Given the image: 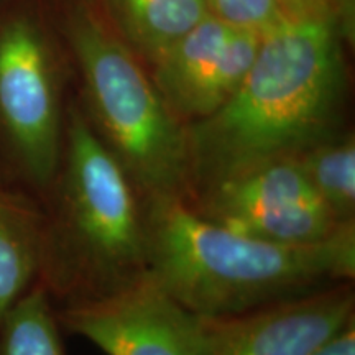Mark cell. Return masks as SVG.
Returning <instances> with one entry per match:
<instances>
[{
  "mask_svg": "<svg viewBox=\"0 0 355 355\" xmlns=\"http://www.w3.org/2000/svg\"><path fill=\"white\" fill-rule=\"evenodd\" d=\"M349 10L290 15L261 35L237 92L186 125L191 193L343 130L349 97ZM191 196V194H189Z\"/></svg>",
  "mask_w": 355,
  "mask_h": 355,
  "instance_id": "6da1fadb",
  "label": "cell"
},
{
  "mask_svg": "<svg viewBox=\"0 0 355 355\" xmlns=\"http://www.w3.org/2000/svg\"><path fill=\"white\" fill-rule=\"evenodd\" d=\"M148 275L198 316H225L355 278V224L283 245L202 219L184 199H145Z\"/></svg>",
  "mask_w": 355,
  "mask_h": 355,
  "instance_id": "7a4b0ae2",
  "label": "cell"
},
{
  "mask_svg": "<svg viewBox=\"0 0 355 355\" xmlns=\"http://www.w3.org/2000/svg\"><path fill=\"white\" fill-rule=\"evenodd\" d=\"M40 201L38 282L58 309L107 298L148 275L145 199L76 97L68 104L63 157Z\"/></svg>",
  "mask_w": 355,
  "mask_h": 355,
  "instance_id": "3957f363",
  "label": "cell"
},
{
  "mask_svg": "<svg viewBox=\"0 0 355 355\" xmlns=\"http://www.w3.org/2000/svg\"><path fill=\"white\" fill-rule=\"evenodd\" d=\"M58 32L76 74L79 107L144 199L191 194L186 125L148 68L89 0L61 7Z\"/></svg>",
  "mask_w": 355,
  "mask_h": 355,
  "instance_id": "277c9868",
  "label": "cell"
},
{
  "mask_svg": "<svg viewBox=\"0 0 355 355\" xmlns=\"http://www.w3.org/2000/svg\"><path fill=\"white\" fill-rule=\"evenodd\" d=\"M71 63L33 0H0V171L38 199L63 157Z\"/></svg>",
  "mask_w": 355,
  "mask_h": 355,
  "instance_id": "5b68a950",
  "label": "cell"
},
{
  "mask_svg": "<svg viewBox=\"0 0 355 355\" xmlns=\"http://www.w3.org/2000/svg\"><path fill=\"white\" fill-rule=\"evenodd\" d=\"M202 219L259 241L311 245L350 224H337L291 157L222 178L184 201Z\"/></svg>",
  "mask_w": 355,
  "mask_h": 355,
  "instance_id": "8992f818",
  "label": "cell"
},
{
  "mask_svg": "<svg viewBox=\"0 0 355 355\" xmlns=\"http://www.w3.org/2000/svg\"><path fill=\"white\" fill-rule=\"evenodd\" d=\"M261 35L209 15L148 66L159 94L184 125L207 119L237 92Z\"/></svg>",
  "mask_w": 355,
  "mask_h": 355,
  "instance_id": "52a82bcc",
  "label": "cell"
},
{
  "mask_svg": "<svg viewBox=\"0 0 355 355\" xmlns=\"http://www.w3.org/2000/svg\"><path fill=\"white\" fill-rule=\"evenodd\" d=\"M68 334L105 355H199L201 316L178 303L146 275L135 285L92 303L56 308Z\"/></svg>",
  "mask_w": 355,
  "mask_h": 355,
  "instance_id": "ba28073f",
  "label": "cell"
},
{
  "mask_svg": "<svg viewBox=\"0 0 355 355\" xmlns=\"http://www.w3.org/2000/svg\"><path fill=\"white\" fill-rule=\"evenodd\" d=\"M355 318L354 282L225 316H201L199 355H311Z\"/></svg>",
  "mask_w": 355,
  "mask_h": 355,
  "instance_id": "9c48e42d",
  "label": "cell"
},
{
  "mask_svg": "<svg viewBox=\"0 0 355 355\" xmlns=\"http://www.w3.org/2000/svg\"><path fill=\"white\" fill-rule=\"evenodd\" d=\"M42 250V201L0 181V318L38 282Z\"/></svg>",
  "mask_w": 355,
  "mask_h": 355,
  "instance_id": "30bf717a",
  "label": "cell"
},
{
  "mask_svg": "<svg viewBox=\"0 0 355 355\" xmlns=\"http://www.w3.org/2000/svg\"><path fill=\"white\" fill-rule=\"evenodd\" d=\"M109 24L148 68L211 15L204 0H104Z\"/></svg>",
  "mask_w": 355,
  "mask_h": 355,
  "instance_id": "8fae6325",
  "label": "cell"
},
{
  "mask_svg": "<svg viewBox=\"0 0 355 355\" xmlns=\"http://www.w3.org/2000/svg\"><path fill=\"white\" fill-rule=\"evenodd\" d=\"M337 224H355V137L349 128L291 157Z\"/></svg>",
  "mask_w": 355,
  "mask_h": 355,
  "instance_id": "7c38bea8",
  "label": "cell"
},
{
  "mask_svg": "<svg viewBox=\"0 0 355 355\" xmlns=\"http://www.w3.org/2000/svg\"><path fill=\"white\" fill-rule=\"evenodd\" d=\"M0 355H68L56 306L40 282L0 318Z\"/></svg>",
  "mask_w": 355,
  "mask_h": 355,
  "instance_id": "4fadbf2b",
  "label": "cell"
},
{
  "mask_svg": "<svg viewBox=\"0 0 355 355\" xmlns=\"http://www.w3.org/2000/svg\"><path fill=\"white\" fill-rule=\"evenodd\" d=\"M204 3L216 19L260 33L296 15L288 10L283 0H204Z\"/></svg>",
  "mask_w": 355,
  "mask_h": 355,
  "instance_id": "5bb4252c",
  "label": "cell"
},
{
  "mask_svg": "<svg viewBox=\"0 0 355 355\" xmlns=\"http://www.w3.org/2000/svg\"><path fill=\"white\" fill-rule=\"evenodd\" d=\"M311 355H355V318Z\"/></svg>",
  "mask_w": 355,
  "mask_h": 355,
  "instance_id": "9a60e30c",
  "label": "cell"
},
{
  "mask_svg": "<svg viewBox=\"0 0 355 355\" xmlns=\"http://www.w3.org/2000/svg\"><path fill=\"white\" fill-rule=\"evenodd\" d=\"M291 13L349 10V0H283Z\"/></svg>",
  "mask_w": 355,
  "mask_h": 355,
  "instance_id": "2e32d148",
  "label": "cell"
},
{
  "mask_svg": "<svg viewBox=\"0 0 355 355\" xmlns=\"http://www.w3.org/2000/svg\"><path fill=\"white\" fill-rule=\"evenodd\" d=\"M0 181H3V183H7L6 178H3V175H2V171H0Z\"/></svg>",
  "mask_w": 355,
  "mask_h": 355,
  "instance_id": "e0dca14e",
  "label": "cell"
}]
</instances>
